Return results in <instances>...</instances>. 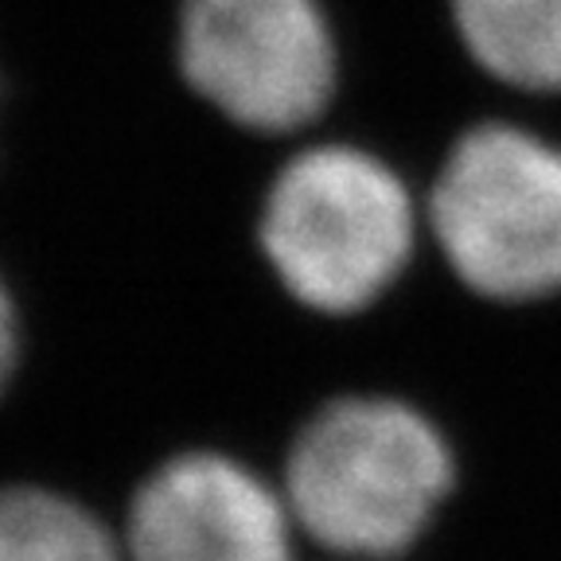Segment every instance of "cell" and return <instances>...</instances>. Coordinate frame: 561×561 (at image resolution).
<instances>
[{"label":"cell","mask_w":561,"mask_h":561,"mask_svg":"<svg viewBox=\"0 0 561 561\" xmlns=\"http://www.w3.org/2000/svg\"><path fill=\"white\" fill-rule=\"evenodd\" d=\"M293 511L219 453L168 460L129 511V561H293Z\"/></svg>","instance_id":"obj_5"},{"label":"cell","mask_w":561,"mask_h":561,"mask_svg":"<svg viewBox=\"0 0 561 561\" xmlns=\"http://www.w3.org/2000/svg\"><path fill=\"white\" fill-rule=\"evenodd\" d=\"M262 245L300 305L332 316L359 312L410 262V192L370 152L320 145L289 160L273 180Z\"/></svg>","instance_id":"obj_2"},{"label":"cell","mask_w":561,"mask_h":561,"mask_svg":"<svg viewBox=\"0 0 561 561\" xmlns=\"http://www.w3.org/2000/svg\"><path fill=\"white\" fill-rule=\"evenodd\" d=\"M472 59L523 90H561V0H453Z\"/></svg>","instance_id":"obj_6"},{"label":"cell","mask_w":561,"mask_h":561,"mask_svg":"<svg viewBox=\"0 0 561 561\" xmlns=\"http://www.w3.org/2000/svg\"><path fill=\"white\" fill-rule=\"evenodd\" d=\"M180 67L234 125L289 133L335 90L332 27L316 0H184Z\"/></svg>","instance_id":"obj_4"},{"label":"cell","mask_w":561,"mask_h":561,"mask_svg":"<svg viewBox=\"0 0 561 561\" xmlns=\"http://www.w3.org/2000/svg\"><path fill=\"white\" fill-rule=\"evenodd\" d=\"M433 230L483 297L561 293V149L515 125L465 133L433 187Z\"/></svg>","instance_id":"obj_3"},{"label":"cell","mask_w":561,"mask_h":561,"mask_svg":"<svg viewBox=\"0 0 561 561\" xmlns=\"http://www.w3.org/2000/svg\"><path fill=\"white\" fill-rule=\"evenodd\" d=\"M12 363H16V312H12V300L0 285V390L9 382Z\"/></svg>","instance_id":"obj_8"},{"label":"cell","mask_w":561,"mask_h":561,"mask_svg":"<svg viewBox=\"0 0 561 561\" xmlns=\"http://www.w3.org/2000/svg\"><path fill=\"white\" fill-rule=\"evenodd\" d=\"M453 488V453L425 413L390 398H340L300 430L285 503L293 523L347 561L421 538Z\"/></svg>","instance_id":"obj_1"},{"label":"cell","mask_w":561,"mask_h":561,"mask_svg":"<svg viewBox=\"0 0 561 561\" xmlns=\"http://www.w3.org/2000/svg\"><path fill=\"white\" fill-rule=\"evenodd\" d=\"M0 561H122L102 523L55 491H0Z\"/></svg>","instance_id":"obj_7"}]
</instances>
